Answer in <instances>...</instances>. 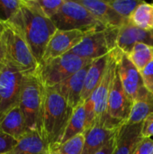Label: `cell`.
Returning a JSON list of instances; mask_svg holds the SVG:
<instances>
[{
  "label": "cell",
  "mask_w": 153,
  "mask_h": 154,
  "mask_svg": "<svg viewBox=\"0 0 153 154\" xmlns=\"http://www.w3.org/2000/svg\"><path fill=\"white\" fill-rule=\"evenodd\" d=\"M89 66L90 64L78 70L77 73L69 77L62 83L57 85L56 87H53L63 97L67 104L72 109H75L77 106L83 103L82 92L84 88L85 79Z\"/></svg>",
  "instance_id": "13"
},
{
  "label": "cell",
  "mask_w": 153,
  "mask_h": 154,
  "mask_svg": "<svg viewBox=\"0 0 153 154\" xmlns=\"http://www.w3.org/2000/svg\"><path fill=\"white\" fill-rule=\"evenodd\" d=\"M86 122L87 116L85 109V102H83L75 109H73L72 116L67 125L60 143H63L78 134H84L86 130Z\"/></svg>",
  "instance_id": "20"
},
{
  "label": "cell",
  "mask_w": 153,
  "mask_h": 154,
  "mask_svg": "<svg viewBox=\"0 0 153 154\" xmlns=\"http://www.w3.org/2000/svg\"><path fill=\"white\" fill-rule=\"evenodd\" d=\"M23 74L4 62L0 69V118L19 105Z\"/></svg>",
  "instance_id": "9"
},
{
  "label": "cell",
  "mask_w": 153,
  "mask_h": 154,
  "mask_svg": "<svg viewBox=\"0 0 153 154\" xmlns=\"http://www.w3.org/2000/svg\"><path fill=\"white\" fill-rule=\"evenodd\" d=\"M6 154H7V153H6Z\"/></svg>",
  "instance_id": "36"
},
{
  "label": "cell",
  "mask_w": 153,
  "mask_h": 154,
  "mask_svg": "<svg viewBox=\"0 0 153 154\" xmlns=\"http://www.w3.org/2000/svg\"><path fill=\"white\" fill-rule=\"evenodd\" d=\"M48 154H57V152H56V151H55L54 148H51V147H50V152H49V153Z\"/></svg>",
  "instance_id": "34"
},
{
  "label": "cell",
  "mask_w": 153,
  "mask_h": 154,
  "mask_svg": "<svg viewBox=\"0 0 153 154\" xmlns=\"http://www.w3.org/2000/svg\"><path fill=\"white\" fill-rule=\"evenodd\" d=\"M17 140L12 136L3 133L0 130V154H6L10 152L17 143Z\"/></svg>",
  "instance_id": "28"
},
{
  "label": "cell",
  "mask_w": 153,
  "mask_h": 154,
  "mask_svg": "<svg viewBox=\"0 0 153 154\" xmlns=\"http://www.w3.org/2000/svg\"><path fill=\"white\" fill-rule=\"evenodd\" d=\"M115 143H116V134L106 143V145L102 150H100L96 154H113L115 147Z\"/></svg>",
  "instance_id": "32"
},
{
  "label": "cell",
  "mask_w": 153,
  "mask_h": 154,
  "mask_svg": "<svg viewBox=\"0 0 153 154\" xmlns=\"http://www.w3.org/2000/svg\"><path fill=\"white\" fill-rule=\"evenodd\" d=\"M30 2L44 16L50 19L58 13L64 0H30Z\"/></svg>",
  "instance_id": "26"
},
{
  "label": "cell",
  "mask_w": 153,
  "mask_h": 154,
  "mask_svg": "<svg viewBox=\"0 0 153 154\" xmlns=\"http://www.w3.org/2000/svg\"><path fill=\"white\" fill-rule=\"evenodd\" d=\"M138 43H145L153 46V30L141 29L128 20L118 29L116 47L123 52L128 53Z\"/></svg>",
  "instance_id": "12"
},
{
  "label": "cell",
  "mask_w": 153,
  "mask_h": 154,
  "mask_svg": "<svg viewBox=\"0 0 153 154\" xmlns=\"http://www.w3.org/2000/svg\"><path fill=\"white\" fill-rule=\"evenodd\" d=\"M108 55L96 59L90 64L85 79L84 88L82 92L83 102H85L99 86L107 67Z\"/></svg>",
  "instance_id": "19"
},
{
  "label": "cell",
  "mask_w": 153,
  "mask_h": 154,
  "mask_svg": "<svg viewBox=\"0 0 153 154\" xmlns=\"http://www.w3.org/2000/svg\"><path fill=\"white\" fill-rule=\"evenodd\" d=\"M130 22L144 30H153V3L142 2L131 14Z\"/></svg>",
  "instance_id": "21"
},
{
  "label": "cell",
  "mask_w": 153,
  "mask_h": 154,
  "mask_svg": "<svg viewBox=\"0 0 153 154\" xmlns=\"http://www.w3.org/2000/svg\"><path fill=\"white\" fill-rule=\"evenodd\" d=\"M85 142V134H78L72 139L60 143L54 148L57 154H82Z\"/></svg>",
  "instance_id": "24"
},
{
  "label": "cell",
  "mask_w": 153,
  "mask_h": 154,
  "mask_svg": "<svg viewBox=\"0 0 153 154\" xmlns=\"http://www.w3.org/2000/svg\"><path fill=\"white\" fill-rule=\"evenodd\" d=\"M140 72L145 88L150 93L153 94V61Z\"/></svg>",
  "instance_id": "29"
},
{
  "label": "cell",
  "mask_w": 153,
  "mask_h": 154,
  "mask_svg": "<svg viewBox=\"0 0 153 154\" xmlns=\"http://www.w3.org/2000/svg\"><path fill=\"white\" fill-rule=\"evenodd\" d=\"M58 30L81 31L88 33L106 27L77 0H64L58 13L50 18Z\"/></svg>",
  "instance_id": "4"
},
{
  "label": "cell",
  "mask_w": 153,
  "mask_h": 154,
  "mask_svg": "<svg viewBox=\"0 0 153 154\" xmlns=\"http://www.w3.org/2000/svg\"><path fill=\"white\" fill-rule=\"evenodd\" d=\"M117 128H108L101 125H94L86 130L82 154H96L116 134Z\"/></svg>",
  "instance_id": "16"
},
{
  "label": "cell",
  "mask_w": 153,
  "mask_h": 154,
  "mask_svg": "<svg viewBox=\"0 0 153 154\" xmlns=\"http://www.w3.org/2000/svg\"><path fill=\"white\" fill-rule=\"evenodd\" d=\"M133 154H153L152 138H142Z\"/></svg>",
  "instance_id": "30"
},
{
  "label": "cell",
  "mask_w": 153,
  "mask_h": 154,
  "mask_svg": "<svg viewBox=\"0 0 153 154\" xmlns=\"http://www.w3.org/2000/svg\"><path fill=\"white\" fill-rule=\"evenodd\" d=\"M125 54L137 69L142 71L153 61V46L145 43H138L133 46L130 52Z\"/></svg>",
  "instance_id": "22"
},
{
  "label": "cell",
  "mask_w": 153,
  "mask_h": 154,
  "mask_svg": "<svg viewBox=\"0 0 153 154\" xmlns=\"http://www.w3.org/2000/svg\"><path fill=\"white\" fill-rule=\"evenodd\" d=\"M5 23L0 21V62H4V53H3V49H2V35L5 31Z\"/></svg>",
  "instance_id": "33"
},
{
  "label": "cell",
  "mask_w": 153,
  "mask_h": 154,
  "mask_svg": "<svg viewBox=\"0 0 153 154\" xmlns=\"http://www.w3.org/2000/svg\"><path fill=\"white\" fill-rule=\"evenodd\" d=\"M118 29L105 28L88 32L83 41L70 52L92 60L107 56L116 48Z\"/></svg>",
  "instance_id": "8"
},
{
  "label": "cell",
  "mask_w": 153,
  "mask_h": 154,
  "mask_svg": "<svg viewBox=\"0 0 153 154\" xmlns=\"http://www.w3.org/2000/svg\"><path fill=\"white\" fill-rule=\"evenodd\" d=\"M50 150V145L37 131H29L7 154H48Z\"/></svg>",
  "instance_id": "17"
},
{
  "label": "cell",
  "mask_w": 153,
  "mask_h": 154,
  "mask_svg": "<svg viewBox=\"0 0 153 154\" xmlns=\"http://www.w3.org/2000/svg\"><path fill=\"white\" fill-rule=\"evenodd\" d=\"M93 61L69 52L49 62L41 64L37 73L44 87L53 88Z\"/></svg>",
  "instance_id": "6"
},
{
  "label": "cell",
  "mask_w": 153,
  "mask_h": 154,
  "mask_svg": "<svg viewBox=\"0 0 153 154\" xmlns=\"http://www.w3.org/2000/svg\"><path fill=\"white\" fill-rule=\"evenodd\" d=\"M0 130L17 141L28 132L19 106L12 108L0 118Z\"/></svg>",
  "instance_id": "18"
},
{
  "label": "cell",
  "mask_w": 153,
  "mask_h": 154,
  "mask_svg": "<svg viewBox=\"0 0 153 154\" xmlns=\"http://www.w3.org/2000/svg\"><path fill=\"white\" fill-rule=\"evenodd\" d=\"M37 72L23 75L18 106L23 114L28 132L37 131L39 133L43 85Z\"/></svg>",
  "instance_id": "5"
},
{
  "label": "cell",
  "mask_w": 153,
  "mask_h": 154,
  "mask_svg": "<svg viewBox=\"0 0 153 154\" xmlns=\"http://www.w3.org/2000/svg\"><path fill=\"white\" fill-rule=\"evenodd\" d=\"M153 113V101L140 100L133 102L131 113L124 125L142 124L147 116Z\"/></svg>",
  "instance_id": "23"
},
{
  "label": "cell",
  "mask_w": 153,
  "mask_h": 154,
  "mask_svg": "<svg viewBox=\"0 0 153 154\" xmlns=\"http://www.w3.org/2000/svg\"><path fill=\"white\" fill-rule=\"evenodd\" d=\"M87 33L81 31H63L57 29L48 42L41 64L49 62L70 52L83 41Z\"/></svg>",
  "instance_id": "11"
},
{
  "label": "cell",
  "mask_w": 153,
  "mask_h": 154,
  "mask_svg": "<svg viewBox=\"0 0 153 154\" xmlns=\"http://www.w3.org/2000/svg\"><path fill=\"white\" fill-rule=\"evenodd\" d=\"M86 7L106 28H120L129 19H124L117 14L107 3L99 0H77Z\"/></svg>",
  "instance_id": "14"
},
{
  "label": "cell",
  "mask_w": 153,
  "mask_h": 154,
  "mask_svg": "<svg viewBox=\"0 0 153 154\" xmlns=\"http://www.w3.org/2000/svg\"><path fill=\"white\" fill-rule=\"evenodd\" d=\"M5 23V27L2 35L4 62L15 67L23 75L36 73L40 64L34 58L25 40L13 24Z\"/></svg>",
  "instance_id": "3"
},
{
  "label": "cell",
  "mask_w": 153,
  "mask_h": 154,
  "mask_svg": "<svg viewBox=\"0 0 153 154\" xmlns=\"http://www.w3.org/2000/svg\"><path fill=\"white\" fill-rule=\"evenodd\" d=\"M142 0H109V5L122 17L129 19L134 10L142 3Z\"/></svg>",
  "instance_id": "25"
},
{
  "label": "cell",
  "mask_w": 153,
  "mask_h": 154,
  "mask_svg": "<svg viewBox=\"0 0 153 154\" xmlns=\"http://www.w3.org/2000/svg\"><path fill=\"white\" fill-rule=\"evenodd\" d=\"M23 0H0V21L9 22L20 9Z\"/></svg>",
  "instance_id": "27"
},
{
  "label": "cell",
  "mask_w": 153,
  "mask_h": 154,
  "mask_svg": "<svg viewBox=\"0 0 153 154\" xmlns=\"http://www.w3.org/2000/svg\"><path fill=\"white\" fill-rule=\"evenodd\" d=\"M7 23L19 31L34 58L41 64L48 42L57 31L52 21L44 16L30 0H23L20 9Z\"/></svg>",
  "instance_id": "1"
},
{
  "label": "cell",
  "mask_w": 153,
  "mask_h": 154,
  "mask_svg": "<svg viewBox=\"0 0 153 154\" xmlns=\"http://www.w3.org/2000/svg\"><path fill=\"white\" fill-rule=\"evenodd\" d=\"M116 68L123 88L133 102L140 100L153 101V94L144 87L141 72L133 64L128 56L117 47L113 50Z\"/></svg>",
  "instance_id": "7"
},
{
  "label": "cell",
  "mask_w": 153,
  "mask_h": 154,
  "mask_svg": "<svg viewBox=\"0 0 153 154\" xmlns=\"http://www.w3.org/2000/svg\"><path fill=\"white\" fill-rule=\"evenodd\" d=\"M133 102L124 91L116 71L115 73L107 104V119L109 126L117 128L127 120Z\"/></svg>",
  "instance_id": "10"
},
{
  "label": "cell",
  "mask_w": 153,
  "mask_h": 154,
  "mask_svg": "<svg viewBox=\"0 0 153 154\" xmlns=\"http://www.w3.org/2000/svg\"><path fill=\"white\" fill-rule=\"evenodd\" d=\"M72 113L73 109L54 88L43 86L39 134L50 147L60 143Z\"/></svg>",
  "instance_id": "2"
},
{
  "label": "cell",
  "mask_w": 153,
  "mask_h": 154,
  "mask_svg": "<svg viewBox=\"0 0 153 154\" xmlns=\"http://www.w3.org/2000/svg\"><path fill=\"white\" fill-rule=\"evenodd\" d=\"M142 125H124L119 126L116 133V143L113 154H133L137 145L142 140Z\"/></svg>",
  "instance_id": "15"
},
{
  "label": "cell",
  "mask_w": 153,
  "mask_h": 154,
  "mask_svg": "<svg viewBox=\"0 0 153 154\" xmlns=\"http://www.w3.org/2000/svg\"><path fill=\"white\" fill-rule=\"evenodd\" d=\"M2 65H3V63H2V62H0V69H1V67H2Z\"/></svg>",
  "instance_id": "35"
},
{
  "label": "cell",
  "mask_w": 153,
  "mask_h": 154,
  "mask_svg": "<svg viewBox=\"0 0 153 154\" xmlns=\"http://www.w3.org/2000/svg\"><path fill=\"white\" fill-rule=\"evenodd\" d=\"M142 136L143 138L153 137V113L150 114L142 123Z\"/></svg>",
  "instance_id": "31"
}]
</instances>
